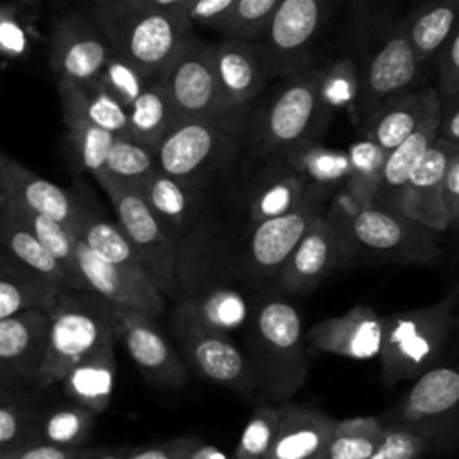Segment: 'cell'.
<instances>
[{
  "label": "cell",
  "instance_id": "6da1fadb",
  "mask_svg": "<svg viewBox=\"0 0 459 459\" xmlns=\"http://www.w3.org/2000/svg\"><path fill=\"white\" fill-rule=\"evenodd\" d=\"M91 16L113 52L151 79H158L194 38V23L183 11L138 0H93Z\"/></svg>",
  "mask_w": 459,
  "mask_h": 459
},
{
  "label": "cell",
  "instance_id": "7a4b0ae2",
  "mask_svg": "<svg viewBox=\"0 0 459 459\" xmlns=\"http://www.w3.org/2000/svg\"><path fill=\"white\" fill-rule=\"evenodd\" d=\"M48 316V350L36 389L61 384L77 362L120 339L117 307L95 290L70 289L61 292Z\"/></svg>",
  "mask_w": 459,
  "mask_h": 459
},
{
  "label": "cell",
  "instance_id": "3957f363",
  "mask_svg": "<svg viewBox=\"0 0 459 459\" xmlns=\"http://www.w3.org/2000/svg\"><path fill=\"white\" fill-rule=\"evenodd\" d=\"M330 217L339 231L341 249L366 251L402 264L430 265L441 258L436 230L378 203L348 210L337 203Z\"/></svg>",
  "mask_w": 459,
  "mask_h": 459
},
{
  "label": "cell",
  "instance_id": "277c9868",
  "mask_svg": "<svg viewBox=\"0 0 459 459\" xmlns=\"http://www.w3.org/2000/svg\"><path fill=\"white\" fill-rule=\"evenodd\" d=\"M459 289L443 299L396 312L385 317L384 342L380 350V377L387 387L418 378L434 368L454 328V307Z\"/></svg>",
  "mask_w": 459,
  "mask_h": 459
},
{
  "label": "cell",
  "instance_id": "5b68a950",
  "mask_svg": "<svg viewBox=\"0 0 459 459\" xmlns=\"http://www.w3.org/2000/svg\"><path fill=\"white\" fill-rule=\"evenodd\" d=\"M258 391L273 400H285L305 382L308 357L298 310L281 299L267 301L255 321Z\"/></svg>",
  "mask_w": 459,
  "mask_h": 459
},
{
  "label": "cell",
  "instance_id": "8992f818",
  "mask_svg": "<svg viewBox=\"0 0 459 459\" xmlns=\"http://www.w3.org/2000/svg\"><path fill=\"white\" fill-rule=\"evenodd\" d=\"M330 111L323 99V70L303 68L289 75L264 113L256 138L260 151L287 156L314 142Z\"/></svg>",
  "mask_w": 459,
  "mask_h": 459
},
{
  "label": "cell",
  "instance_id": "52a82bcc",
  "mask_svg": "<svg viewBox=\"0 0 459 459\" xmlns=\"http://www.w3.org/2000/svg\"><path fill=\"white\" fill-rule=\"evenodd\" d=\"M167 90L179 120H204L238 131L242 111L224 97L215 66L213 43L195 36L158 77Z\"/></svg>",
  "mask_w": 459,
  "mask_h": 459
},
{
  "label": "cell",
  "instance_id": "ba28073f",
  "mask_svg": "<svg viewBox=\"0 0 459 459\" xmlns=\"http://www.w3.org/2000/svg\"><path fill=\"white\" fill-rule=\"evenodd\" d=\"M117 213V222L131 240L145 271L165 296L176 289L178 249L172 235L152 212L140 186L108 174L95 176Z\"/></svg>",
  "mask_w": 459,
  "mask_h": 459
},
{
  "label": "cell",
  "instance_id": "9c48e42d",
  "mask_svg": "<svg viewBox=\"0 0 459 459\" xmlns=\"http://www.w3.org/2000/svg\"><path fill=\"white\" fill-rule=\"evenodd\" d=\"M237 131L204 120H179L156 147L158 169L195 188L228 163L237 149Z\"/></svg>",
  "mask_w": 459,
  "mask_h": 459
},
{
  "label": "cell",
  "instance_id": "30bf717a",
  "mask_svg": "<svg viewBox=\"0 0 459 459\" xmlns=\"http://www.w3.org/2000/svg\"><path fill=\"white\" fill-rule=\"evenodd\" d=\"M332 0H280L258 41L269 77L292 75L308 63V47L328 16Z\"/></svg>",
  "mask_w": 459,
  "mask_h": 459
},
{
  "label": "cell",
  "instance_id": "8fae6325",
  "mask_svg": "<svg viewBox=\"0 0 459 459\" xmlns=\"http://www.w3.org/2000/svg\"><path fill=\"white\" fill-rule=\"evenodd\" d=\"M48 63L57 81L79 84L99 81L113 48L93 16L63 13L50 30Z\"/></svg>",
  "mask_w": 459,
  "mask_h": 459
},
{
  "label": "cell",
  "instance_id": "7c38bea8",
  "mask_svg": "<svg viewBox=\"0 0 459 459\" xmlns=\"http://www.w3.org/2000/svg\"><path fill=\"white\" fill-rule=\"evenodd\" d=\"M0 197L57 221L75 237L90 212L82 194L38 176L5 152L0 156Z\"/></svg>",
  "mask_w": 459,
  "mask_h": 459
},
{
  "label": "cell",
  "instance_id": "4fadbf2b",
  "mask_svg": "<svg viewBox=\"0 0 459 459\" xmlns=\"http://www.w3.org/2000/svg\"><path fill=\"white\" fill-rule=\"evenodd\" d=\"M50 316L25 310L0 319V380L2 389L25 391L38 387L47 359Z\"/></svg>",
  "mask_w": 459,
  "mask_h": 459
},
{
  "label": "cell",
  "instance_id": "5bb4252c",
  "mask_svg": "<svg viewBox=\"0 0 459 459\" xmlns=\"http://www.w3.org/2000/svg\"><path fill=\"white\" fill-rule=\"evenodd\" d=\"M423 61L420 59L405 27L393 30L369 57L357 99V115L366 120L385 99L405 91L416 81Z\"/></svg>",
  "mask_w": 459,
  "mask_h": 459
},
{
  "label": "cell",
  "instance_id": "9a60e30c",
  "mask_svg": "<svg viewBox=\"0 0 459 459\" xmlns=\"http://www.w3.org/2000/svg\"><path fill=\"white\" fill-rule=\"evenodd\" d=\"M176 321L178 337L185 348V353L203 377H206L210 382L242 393H253L258 389L253 364L228 339V333L210 332L178 317Z\"/></svg>",
  "mask_w": 459,
  "mask_h": 459
},
{
  "label": "cell",
  "instance_id": "2e32d148",
  "mask_svg": "<svg viewBox=\"0 0 459 459\" xmlns=\"http://www.w3.org/2000/svg\"><path fill=\"white\" fill-rule=\"evenodd\" d=\"M77 258L90 289L117 308L136 310L151 317H158L163 312L165 294L149 274H138L100 260L79 237Z\"/></svg>",
  "mask_w": 459,
  "mask_h": 459
},
{
  "label": "cell",
  "instance_id": "e0dca14e",
  "mask_svg": "<svg viewBox=\"0 0 459 459\" xmlns=\"http://www.w3.org/2000/svg\"><path fill=\"white\" fill-rule=\"evenodd\" d=\"M385 317L368 305H355L342 316L328 317L307 332V344L316 353L368 360L380 355Z\"/></svg>",
  "mask_w": 459,
  "mask_h": 459
},
{
  "label": "cell",
  "instance_id": "ac0fdd59",
  "mask_svg": "<svg viewBox=\"0 0 459 459\" xmlns=\"http://www.w3.org/2000/svg\"><path fill=\"white\" fill-rule=\"evenodd\" d=\"M457 151L459 145L437 136L412 172L402 195L400 212L436 231L450 228V215L445 204V181Z\"/></svg>",
  "mask_w": 459,
  "mask_h": 459
},
{
  "label": "cell",
  "instance_id": "d6986e66",
  "mask_svg": "<svg viewBox=\"0 0 459 459\" xmlns=\"http://www.w3.org/2000/svg\"><path fill=\"white\" fill-rule=\"evenodd\" d=\"M117 316L120 323V339L138 369L160 385H185L186 368L154 325V317L126 308H117Z\"/></svg>",
  "mask_w": 459,
  "mask_h": 459
},
{
  "label": "cell",
  "instance_id": "ffe728a7",
  "mask_svg": "<svg viewBox=\"0 0 459 459\" xmlns=\"http://www.w3.org/2000/svg\"><path fill=\"white\" fill-rule=\"evenodd\" d=\"M457 407L459 369L452 366H434L416 378L387 425L445 432V425Z\"/></svg>",
  "mask_w": 459,
  "mask_h": 459
},
{
  "label": "cell",
  "instance_id": "44dd1931",
  "mask_svg": "<svg viewBox=\"0 0 459 459\" xmlns=\"http://www.w3.org/2000/svg\"><path fill=\"white\" fill-rule=\"evenodd\" d=\"M341 249L339 231L330 217L319 215L280 269V287L294 294H308L335 267Z\"/></svg>",
  "mask_w": 459,
  "mask_h": 459
},
{
  "label": "cell",
  "instance_id": "7402d4cb",
  "mask_svg": "<svg viewBox=\"0 0 459 459\" xmlns=\"http://www.w3.org/2000/svg\"><path fill=\"white\" fill-rule=\"evenodd\" d=\"M441 108V95L436 88L405 90L385 99L364 120V138L375 142L385 152L398 147L416 127Z\"/></svg>",
  "mask_w": 459,
  "mask_h": 459
},
{
  "label": "cell",
  "instance_id": "603a6c76",
  "mask_svg": "<svg viewBox=\"0 0 459 459\" xmlns=\"http://www.w3.org/2000/svg\"><path fill=\"white\" fill-rule=\"evenodd\" d=\"M319 215L317 199L308 190L305 201L294 210L256 222L249 240V253L255 265L265 273H280Z\"/></svg>",
  "mask_w": 459,
  "mask_h": 459
},
{
  "label": "cell",
  "instance_id": "cb8c5ba5",
  "mask_svg": "<svg viewBox=\"0 0 459 459\" xmlns=\"http://www.w3.org/2000/svg\"><path fill=\"white\" fill-rule=\"evenodd\" d=\"M213 66L224 97L240 111L262 91L269 77L260 45L240 38L213 43Z\"/></svg>",
  "mask_w": 459,
  "mask_h": 459
},
{
  "label": "cell",
  "instance_id": "d4e9b609",
  "mask_svg": "<svg viewBox=\"0 0 459 459\" xmlns=\"http://www.w3.org/2000/svg\"><path fill=\"white\" fill-rule=\"evenodd\" d=\"M335 423L321 411L281 405L278 436L264 459H321Z\"/></svg>",
  "mask_w": 459,
  "mask_h": 459
},
{
  "label": "cell",
  "instance_id": "484cf974",
  "mask_svg": "<svg viewBox=\"0 0 459 459\" xmlns=\"http://www.w3.org/2000/svg\"><path fill=\"white\" fill-rule=\"evenodd\" d=\"M439 126H441V108L430 113L416 127L412 134H409L398 147L387 152L382 181H380V188L375 203L400 212L403 190L412 172L427 154V151L437 140Z\"/></svg>",
  "mask_w": 459,
  "mask_h": 459
},
{
  "label": "cell",
  "instance_id": "4316f807",
  "mask_svg": "<svg viewBox=\"0 0 459 459\" xmlns=\"http://www.w3.org/2000/svg\"><path fill=\"white\" fill-rule=\"evenodd\" d=\"M61 292L65 290L2 253L0 319L25 310H43L50 314L57 305Z\"/></svg>",
  "mask_w": 459,
  "mask_h": 459
},
{
  "label": "cell",
  "instance_id": "83f0119b",
  "mask_svg": "<svg viewBox=\"0 0 459 459\" xmlns=\"http://www.w3.org/2000/svg\"><path fill=\"white\" fill-rule=\"evenodd\" d=\"M115 378V342H108L77 362L61 380V385L68 398L99 414L104 412L111 402Z\"/></svg>",
  "mask_w": 459,
  "mask_h": 459
},
{
  "label": "cell",
  "instance_id": "f1b7e54d",
  "mask_svg": "<svg viewBox=\"0 0 459 459\" xmlns=\"http://www.w3.org/2000/svg\"><path fill=\"white\" fill-rule=\"evenodd\" d=\"M0 210L13 215L18 222H22L25 228H29L43 242V246L52 253V256L63 267L72 289L91 290L86 278L81 273V267H79L77 237L74 233H70L57 221H54L47 215H41L38 212H32L25 206H20L13 201L2 199V197H0Z\"/></svg>",
  "mask_w": 459,
  "mask_h": 459
},
{
  "label": "cell",
  "instance_id": "f546056e",
  "mask_svg": "<svg viewBox=\"0 0 459 459\" xmlns=\"http://www.w3.org/2000/svg\"><path fill=\"white\" fill-rule=\"evenodd\" d=\"M0 242L2 253L30 269L32 273L43 276L45 280L57 285L61 290H70L72 285L52 253L43 246V242L13 215L0 210Z\"/></svg>",
  "mask_w": 459,
  "mask_h": 459
},
{
  "label": "cell",
  "instance_id": "4dcf8cb0",
  "mask_svg": "<svg viewBox=\"0 0 459 459\" xmlns=\"http://www.w3.org/2000/svg\"><path fill=\"white\" fill-rule=\"evenodd\" d=\"M246 298L228 287H215L203 292L178 308V319L194 323L201 328L219 333H230L247 321Z\"/></svg>",
  "mask_w": 459,
  "mask_h": 459
},
{
  "label": "cell",
  "instance_id": "1f68e13d",
  "mask_svg": "<svg viewBox=\"0 0 459 459\" xmlns=\"http://www.w3.org/2000/svg\"><path fill=\"white\" fill-rule=\"evenodd\" d=\"M61 104H70L82 111L91 122L111 131L117 136H131L129 108L113 97L99 81L79 84L57 81Z\"/></svg>",
  "mask_w": 459,
  "mask_h": 459
},
{
  "label": "cell",
  "instance_id": "d6a6232c",
  "mask_svg": "<svg viewBox=\"0 0 459 459\" xmlns=\"http://www.w3.org/2000/svg\"><path fill=\"white\" fill-rule=\"evenodd\" d=\"M459 25V0H423L411 14L405 30L425 63L437 56Z\"/></svg>",
  "mask_w": 459,
  "mask_h": 459
},
{
  "label": "cell",
  "instance_id": "836d02e7",
  "mask_svg": "<svg viewBox=\"0 0 459 459\" xmlns=\"http://www.w3.org/2000/svg\"><path fill=\"white\" fill-rule=\"evenodd\" d=\"M61 109L74 163L79 170L90 172L95 178L104 170L117 134L97 126L82 111L70 104H61Z\"/></svg>",
  "mask_w": 459,
  "mask_h": 459
},
{
  "label": "cell",
  "instance_id": "e575fe53",
  "mask_svg": "<svg viewBox=\"0 0 459 459\" xmlns=\"http://www.w3.org/2000/svg\"><path fill=\"white\" fill-rule=\"evenodd\" d=\"M350 176L344 185V195L339 201L348 210L362 208L377 201L387 152L375 142L364 138L350 149Z\"/></svg>",
  "mask_w": 459,
  "mask_h": 459
},
{
  "label": "cell",
  "instance_id": "d590c367",
  "mask_svg": "<svg viewBox=\"0 0 459 459\" xmlns=\"http://www.w3.org/2000/svg\"><path fill=\"white\" fill-rule=\"evenodd\" d=\"M129 120L131 136L156 151L167 133L179 122V117L167 90L156 79L131 104Z\"/></svg>",
  "mask_w": 459,
  "mask_h": 459
},
{
  "label": "cell",
  "instance_id": "8d00e7d4",
  "mask_svg": "<svg viewBox=\"0 0 459 459\" xmlns=\"http://www.w3.org/2000/svg\"><path fill=\"white\" fill-rule=\"evenodd\" d=\"M100 260L138 274H149L131 240L118 222H111L91 208L77 235Z\"/></svg>",
  "mask_w": 459,
  "mask_h": 459
},
{
  "label": "cell",
  "instance_id": "74e56055",
  "mask_svg": "<svg viewBox=\"0 0 459 459\" xmlns=\"http://www.w3.org/2000/svg\"><path fill=\"white\" fill-rule=\"evenodd\" d=\"M385 429L387 423L377 416L337 420L321 459H369Z\"/></svg>",
  "mask_w": 459,
  "mask_h": 459
},
{
  "label": "cell",
  "instance_id": "f35d334b",
  "mask_svg": "<svg viewBox=\"0 0 459 459\" xmlns=\"http://www.w3.org/2000/svg\"><path fill=\"white\" fill-rule=\"evenodd\" d=\"M289 165L296 170L308 186L330 188L346 185L350 176V154L348 151L326 149L319 143H305L287 156Z\"/></svg>",
  "mask_w": 459,
  "mask_h": 459
},
{
  "label": "cell",
  "instance_id": "ab89813d",
  "mask_svg": "<svg viewBox=\"0 0 459 459\" xmlns=\"http://www.w3.org/2000/svg\"><path fill=\"white\" fill-rule=\"evenodd\" d=\"M95 412L81 403L59 405L38 414L32 443H52L59 446H81L90 439Z\"/></svg>",
  "mask_w": 459,
  "mask_h": 459
},
{
  "label": "cell",
  "instance_id": "60d3db41",
  "mask_svg": "<svg viewBox=\"0 0 459 459\" xmlns=\"http://www.w3.org/2000/svg\"><path fill=\"white\" fill-rule=\"evenodd\" d=\"M140 190L169 233L170 230L174 231L186 224L194 199L192 186L167 176L158 169L147 181L140 185Z\"/></svg>",
  "mask_w": 459,
  "mask_h": 459
},
{
  "label": "cell",
  "instance_id": "b9f144b4",
  "mask_svg": "<svg viewBox=\"0 0 459 459\" xmlns=\"http://www.w3.org/2000/svg\"><path fill=\"white\" fill-rule=\"evenodd\" d=\"M158 170L156 151L133 136H117L100 174L140 186ZM99 176V174H97Z\"/></svg>",
  "mask_w": 459,
  "mask_h": 459
},
{
  "label": "cell",
  "instance_id": "7bdbcfd3",
  "mask_svg": "<svg viewBox=\"0 0 459 459\" xmlns=\"http://www.w3.org/2000/svg\"><path fill=\"white\" fill-rule=\"evenodd\" d=\"M308 195L307 181L294 170L289 176H281L267 183L256 192L251 201L249 217L251 221L262 222L271 217L283 215L299 206Z\"/></svg>",
  "mask_w": 459,
  "mask_h": 459
},
{
  "label": "cell",
  "instance_id": "ee69618b",
  "mask_svg": "<svg viewBox=\"0 0 459 459\" xmlns=\"http://www.w3.org/2000/svg\"><path fill=\"white\" fill-rule=\"evenodd\" d=\"M38 414L23 398V391L2 389L0 403V454L32 443Z\"/></svg>",
  "mask_w": 459,
  "mask_h": 459
},
{
  "label": "cell",
  "instance_id": "f6af8a7d",
  "mask_svg": "<svg viewBox=\"0 0 459 459\" xmlns=\"http://www.w3.org/2000/svg\"><path fill=\"white\" fill-rule=\"evenodd\" d=\"M280 0H237L233 9L213 27L226 38L260 41Z\"/></svg>",
  "mask_w": 459,
  "mask_h": 459
},
{
  "label": "cell",
  "instance_id": "bcb514c9",
  "mask_svg": "<svg viewBox=\"0 0 459 459\" xmlns=\"http://www.w3.org/2000/svg\"><path fill=\"white\" fill-rule=\"evenodd\" d=\"M445 432L403 425H387L382 441L369 459H423Z\"/></svg>",
  "mask_w": 459,
  "mask_h": 459
},
{
  "label": "cell",
  "instance_id": "7dc6e473",
  "mask_svg": "<svg viewBox=\"0 0 459 459\" xmlns=\"http://www.w3.org/2000/svg\"><path fill=\"white\" fill-rule=\"evenodd\" d=\"M280 429V407L258 405L247 420L231 459H264Z\"/></svg>",
  "mask_w": 459,
  "mask_h": 459
},
{
  "label": "cell",
  "instance_id": "c3c4849f",
  "mask_svg": "<svg viewBox=\"0 0 459 459\" xmlns=\"http://www.w3.org/2000/svg\"><path fill=\"white\" fill-rule=\"evenodd\" d=\"M152 81L156 79L143 75L138 68L118 57L115 52L111 54L102 75L99 77V82L126 108H131V104L145 91Z\"/></svg>",
  "mask_w": 459,
  "mask_h": 459
},
{
  "label": "cell",
  "instance_id": "681fc988",
  "mask_svg": "<svg viewBox=\"0 0 459 459\" xmlns=\"http://www.w3.org/2000/svg\"><path fill=\"white\" fill-rule=\"evenodd\" d=\"M359 90L360 75L351 59H341L323 70V99L330 109L357 104Z\"/></svg>",
  "mask_w": 459,
  "mask_h": 459
},
{
  "label": "cell",
  "instance_id": "f907efd6",
  "mask_svg": "<svg viewBox=\"0 0 459 459\" xmlns=\"http://www.w3.org/2000/svg\"><path fill=\"white\" fill-rule=\"evenodd\" d=\"M104 448L59 446L52 443H27L16 450L0 454V459H100Z\"/></svg>",
  "mask_w": 459,
  "mask_h": 459
},
{
  "label": "cell",
  "instance_id": "816d5d0a",
  "mask_svg": "<svg viewBox=\"0 0 459 459\" xmlns=\"http://www.w3.org/2000/svg\"><path fill=\"white\" fill-rule=\"evenodd\" d=\"M437 91L441 99L459 91V25L437 54Z\"/></svg>",
  "mask_w": 459,
  "mask_h": 459
},
{
  "label": "cell",
  "instance_id": "f5cc1de1",
  "mask_svg": "<svg viewBox=\"0 0 459 459\" xmlns=\"http://www.w3.org/2000/svg\"><path fill=\"white\" fill-rule=\"evenodd\" d=\"M13 7L5 5L2 9V23H0V38H2V50L7 57H22L27 52V39L25 30L18 23L14 13H11Z\"/></svg>",
  "mask_w": 459,
  "mask_h": 459
},
{
  "label": "cell",
  "instance_id": "db71d44e",
  "mask_svg": "<svg viewBox=\"0 0 459 459\" xmlns=\"http://www.w3.org/2000/svg\"><path fill=\"white\" fill-rule=\"evenodd\" d=\"M237 4V0H192L185 9V14L192 23L215 27Z\"/></svg>",
  "mask_w": 459,
  "mask_h": 459
},
{
  "label": "cell",
  "instance_id": "11a10c76",
  "mask_svg": "<svg viewBox=\"0 0 459 459\" xmlns=\"http://www.w3.org/2000/svg\"><path fill=\"white\" fill-rule=\"evenodd\" d=\"M197 441V437H190V436H183V437H176L154 446H145L134 452L126 454V459H185L186 452L190 450V446Z\"/></svg>",
  "mask_w": 459,
  "mask_h": 459
},
{
  "label": "cell",
  "instance_id": "9f6ffc18",
  "mask_svg": "<svg viewBox=\"0 0 459 459\" xmlns=\"http://www.w3.org/2000/svg\"><path fill=\"white\" fill-rule=\"evenodd\" d=\"M439 136L454 145H459V91L441 99Z\"/></svg>",
  "mask_w": 459,
  "mask_h": 459
},
{
  "label": "cell",
  "instance_id": "6f0895ef",
  "mask_svg": "<svg viewBox=\"0 0 459 459\" xmlns=\"http://www.w3.org/2000/svg\"><path fill=\"white\" fill-rule=\"evenodd\" d=\"M445 204L450 215V226L459 228V151L455 152L446 172Z\"/></svg>",
  "mask_w": 459,
  "mask_h": 459
},
{
  "label": "cell",
  "instance_id": "680465c9",
  "mask_svg": "<svg viewBox=\"0 0 459 459\" xmlns=\"http://www.w3.org/2000/svg\"><path fill=\"white\" fill-rule=\"evenodd\" d=\"M185 459H230V457L221 448L213 445H206L201 439H197L186 452Z\"/></svg>",
  "mask_w": 459,
  "mask_h": 459
},
{
  "label": "cell",
  "instance_id": "91938a15",
  "mask_svg": "<svg viewBox=\"0 0 459 459\" xmlns=\"http://www.w3.org/2000/svg\"><path fill=\"white\" fill-rule=\"evenodd\" d=\"M142 4L152 5V7H161V9H172V11H183L190 5L192 0H138Z\"/></svg>",
  "mask_w": 459,
  "mask_h": 459
},
{
  "label": "cell",
  "instance_id": "94428289",
  "mask_svg": "<svg viewBox=\"0 0 459 459\" xmlns=\"http://www.w3.org/2000/svg\"><path fill=\"white\" fill-rule=\"evenodd\" d=\"M100 459H126L124 455H113V454H109V452H106Z\"/></svg>",
  "mask_w": 459,
  "mask_h": 459
},
{
  "label": "cell",
  "instance_id": "6125c7cd",
  "mask_svg": "<svg viewBox=\"0 0 459 459\" xmlns=\"http://www.w3.org/2000/svg\"><path fill=\"white\" fill-rule=\"evenodd\" d=\"M14 2H20V4H27V5H32V4H36L38 0H14Z\"/></svg>",
  "mask_w": 459,
  "mask_h": 459
},
{
  "label": "cell",
  "instance_id": "be15d7a7",
  "mask_svg": "<svg viewBox=\"0 0 459 459\" xmlns=\"http://www.w3.org/2000/svg\"><path fill=\"white\" fill-rule=\"evenodd\" d=\"M61 2H70V0H61Z\"/></svg>",
  "mask_w": 459,
  "mask_h": 459
}]
</instances>
